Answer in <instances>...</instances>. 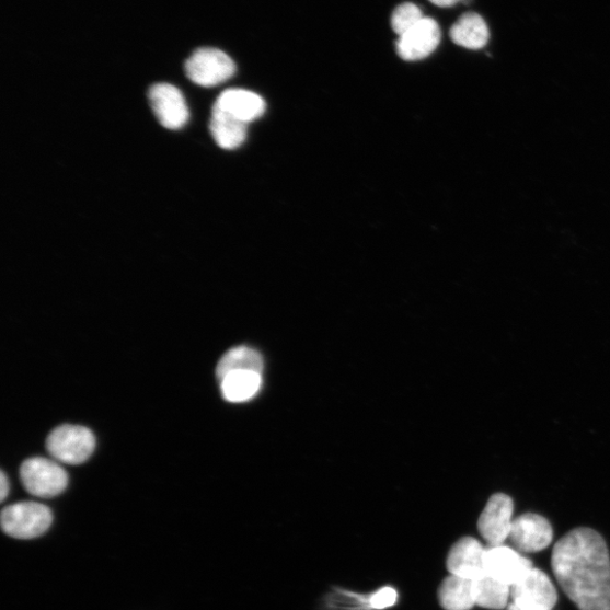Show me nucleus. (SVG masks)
Instances as JSON below:
<instances>
[{
	"label": "nucleus",
	"instance_id": "obj_1",
	"mask_svg": "<svg viewBox=\"0 0 610 610\" xmlns=\"http://www.w3.org/2000/svg\"><path fill=\"white\" fill-rule=\"evenodd\" d=\"M552 569L579 610H610V559L600 533L590 528L567 532L553 549Z\"/></svg>",
	"mask_w": 610,
	"mask_h": 610
},
{
	"label": "nucleus",
	"instance_id": "obj_2",
	"mask_svg": "<svg viewBox=\"0 0 610 610\" xmlns=\"http://www.w3.org/2000/svg\"><path fill=\"white\" fill-rule=\"evenodd\" d=\"M51 510L37 502H19L2 513L3 531L16 540H33L43 536L53 525Z\"/></svg>",
	"mask_w": 610,
	"mask_h": 610
},
{
	"label": "nucleus",
	"instance_id": "obj_3",
	"mask_svg": "<svg viewBox=\"0 0 610 610\" xmlns=\"http://www.w3.org/2000/svg\"><path fill=\"white\" fill-rule=\"evenodd\" d=\"M49 453L60 462L80 464L85 462L95 449L92 430L79 425H61L47 439Z\"/></svg>",
	"mask_w": 610,
	"mask_h": 610
},
{
	"label": "nucleus",
	"instance_id": "obj_4",
	"mask_svg": "<svg viewBox=\"0 0 610 610\" xmlns=\"http://www.w3.org/2000/svg\"><path fill=\"white\" fill-rule=\"evenodd\" d=\"M20 473L25 490L42 498L55 497L68 485V476L64 469L46 458L34 457L25 460Z\"/></svg>",
	"mask_w": 610,
	"mask_h": 610
},
{
	"label": "nucleus",
	"instance_id": "obj_5",
	"mask_svg": "<svg viewBox=\"0 0 610 610\" xmlns=\"http://www.w3.org/2000/svg\"><path fill=\"white\" fill-rule=\"evenodd\" d=\"M188 79L204 88H211L230 80L235 73V64L219 49L196 50L185 65Z\"/></svg>",
	"mask_w": 610,
	"mask_h": 610
},
{
	"label": "nucleus",
	"instance_id": "obj_6",
	"mask_svg": "<svg viewBox=\"0 0 610 610\" xmlns=\"http://www.w3.org/2000/svg\"><path fill=\"white\" fill-rule=\"evenodd\" d=\"M514 500L502 493L494 494L479 520V531L488 546H499L510 537L514 523Z\"/></svg>",
	"mask_w": 610,
	"mask_h": 610
},
{
	"label": "nucleus",
	"instance_id": "obj_7",
	"mask_svg": "<svg viewBox=\"0 0 610 610\" xmlns=\"http://www.w3.org/2000/svg\"><path fill=\"white\" fill-rule=\"evenodd\" d=\"M484 567L486 576L513 587L527 576L533 564L517 550L499 545L485 550Z\"/></svg>",
	"mask_w": 610,
	"mask_h": 610
},
{
	"label": "nucleus",
	"instance_id": "obj_8",
	"mask_svg": "<svg viewBox=\"0 0 610 610\" xmlns=\"http://www.w3.org/2000/svg\"><path fill=\"white\" fill-rule=\"evenodd\" d=\"M513 602L530 610H552L557 602V591L548 574L532 568L511 587Z\"/></svg>",
	"mask_w": 610,
	"mask_h": 610
},
{
	"label": "nucleus",
	"instance_id": "obj_9",
	"mask_svg": "<svg viewBox=\"0 0 610 610\" xmlns=\"http://www.w3.org/2000/svg\"><path fill=\"white\" fill-rule=\"evenodd\" d=\"M152 110L160 124L171 130L183 128L189 120V110L181 90L166 83L149 91Z\"/></svg>",
	"mask_w": 610,
	"mask_h": 610
},
{
	"label": "nucleus",
	"instance_id": "obj_10",
	"mask_svg": "<svg viewBox=\"0 0 610 610\" xmlns=\"http://www.w3.org/2000/svg\"><path fill=\"white\" fill-rule=\"evenodd\" d=\"M509 540L520 553H538L553 541V528L540 515L526 514L514 520Z\"/></svg>",
	"mask_w": 610,
	"mask_h": 610
},
{
	"label": "nucleus",
	"instance_id": "obj_11",
	"mask_svg": "<svg viewBox=\"0 0 610 610\" xmlns=\"http://www.w3.org/2000/svg\"><path fill=\"white\" fill-rule=\"evenodd\" d=\"M441 42V30L437 21L424 18L396 43L399 56L407 61L425 59L433 55Z\"/></svg>",
	"mask_w": 610,
	"mask_h": 610
},
{
	"label": "nucleus",
	"instance_id": "obj_12",
	"mask_svg": "<svg viewBox=\"0 0 610 610\" xmlns=\"http://www.w3.org/2000/svg\"><path fill=\"white\" fill-rule=\"evenodd\" d=\"M485 548L473 537L461 538L450 550L447 567L451 576L476 582L484 576Z\"/></svg>",
	"mask_w": 610,
	"mask_h": 610
},
{
	"label": "nucleus",
	"instance_id": "obj_13",
	"mask_svg": "<svg viewBox=\"0 0 610 610\" xmlns=\"http://www.w3.org/2000/svg\"><path fill=\"white\" fill-rule=\"evenodd\" d=\"M214 106L246 125L261 118L266 111V103L261 95L242 89L225 91Z\"/></svg>",
	"mask_w": 610,
	"mask_h": 610
},
{
	"label": "nucleus",
	"instance_id": "obj_14",
	"mask_svg": "<svg viewBox=\"0 0 610 610\" xmlns=\"http://www.w3.org/2000/svg\"><path fill=\"white\" fill-rule=\"evenodd\" d=\"M450 38L460 47L480 50L488 44L490 30L480 14L465 13L452 25Z\"/></svg>",
	"mask_w": 610,
	"mask_h": 610
},
{
	"label": "nucleus",
	"instance_id": "obj_15",
	"mask_svg": "<svg viewBox=\"0 0 610 610\" xmlns=\"http://www.w3.org/2000/svg\"><path fill=\"white\" fill-rule=\"evenodd\" d=\"M210 134L223 150H235L246 138V124L214 106L209 124Z\"/></svg>",
	"mask_w": 610,
	"mask_h": 610
},
{
	"label": "nucleus",
	"instance_id": "obj_16",
	"mask_svg": "<svg viewBox=\"0 0 610 610\" xmlns=\"http://www.w3.org/2000/svg\"><path fill=\"white\" fill-rule=\"evenodd\" d=\"M262 373L254 371L231 372L221 380V390L226 401L244 403L253 400L261 391Z\"/></svg>",
	"mask_w": 610,
	"mask_h": 610
},
{
	"label": "nucleus",
	"instance_id": "obj_17",
	"mask_svg": "<svg viewBox=\"0 0 610 610\" xmlns=\"http://www.w3.org/2000/svg\"><path fill=\"white\" fill-rule=\"evenodd\" d=\"M438 596L440 605L446 610H471L476 605L474 582L457 576L444 580Z\"/></svg>",
	"mask_w": 610,
	"mask_h": 610
},
{
	"label": "nucleus",
	"instance_id": "obj_18",
	"mask_svg": "<svg viewBox=\"0 0 610 610\" xmlns=\"http://www.w3.org/2000/svg\"><path fill=\"white\" fill-rule=\"evenodd\" d=\"M263 369L264 362L260 352L246 346H239L231 348L223 355L217 368V376L221 381L231 372L254 371L262 373Z\"/></svg>",
	"mask_w": 610,
	"mask_h": 610
},
{
	"label": "nucleus",
	"instance_id": "obj_19",
	"mask_svg": "<svg viewBox=\"0 0 610 610\" xmlns=\"http://www.w3.org/2000/svg\"><path fill=\"white\" fill-rule=\"evenodd\" d=\"M474 596L477 606L493 610H500L509 606L511 587L488 576H484L483 578L474 582Z\"/></svg>",
	"mask_w": 610,
	"mask_h": 610
},
{
	"label": "nucleus",
	"instance_id": "obj_20",
	"mask_svg": "<svg viewBox=\"0 0 610 610\" xmlns=\"http://www.w3.org/2000/svg\"><path fill=\"white\" fill-rule=\"evenodd\" d=\"M425 16L421 9L413 3H404L394 9L391 15V27L401 37L404 33L414 27Z\"/></svg>",
	"mask_w": 610,
	"mask_h": 610
},
{
	"label": "nucleus",
	"instance_id": "obj_21",
	"mask_svg": "<svg viewBox=\"0 0 610 610\" xmlns=\"http://www.w3.org/2000/svg\"><path fill=\"white\" fill-rule=\"evenodd\" d=\"M398 591L393 588L385 587L377 591L369 600L371 608L384 609L393 606L398 601Z\"/></svg>",
	"mask_w": 610,
	"mask_h": 610
},
{
	"label": "nucleus",
	"instance_id": "obj_22",
	"mask_svg": "<svg viewBox=\"0 0 610 610\" xmlns=\"http://www.w3.org/2000/svg\"><path fill=\"white\" fill-rule=\"evenodd\" d=\"M10 493V482L4 472L0 474V500L4 502Z\"/></svg>",
	"mask_w": 610,
	"mask_h": 610
},
{
	"label": "nucleus",
	"instance_id": "obj_23",
	"mask_svg": "<svg viewBox=\"0 0 610 610\" xmlns=\"http://www.w3.org/2000/svg\"><path fill=\"white\" fill-rule=\"evenodd\" d=\"M429 2L439 8H452L462 2V0H429Z\"/></svg>",
	"mask_w": 610,
	"mask_h": 610
},
{
	"label": "nucleus",
	"instance_id": "obj_24",
	"mask_svg": "<svg viewBox=\"0 0 610 610\" xmlns=\"http://www.w3.org/2000/svg\"><path fill=\"white\" fill-rule=\"evenodd\" d=\"M507 610H530V609L521 608V607L515 605L514 602H511V603H509Z\"/></svg>",
	"mask_w": 610,
	"mask_h": 610
}]
</instances>
